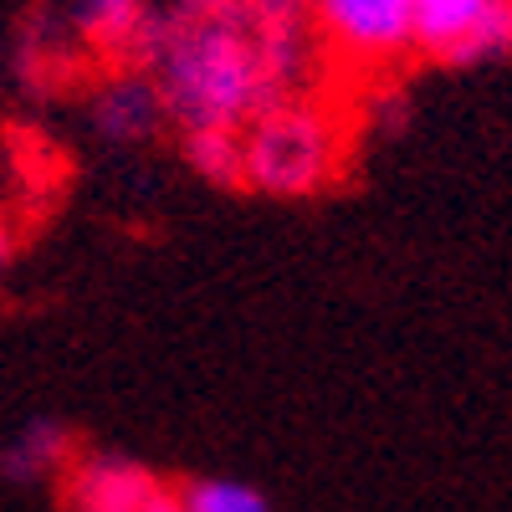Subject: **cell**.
Here are the masks:
<instances>
[{"mask_svg":"<svg viewBox=\"0 0 512 512\" xmlns=\"http://www.w3.org/2000/svg\"><path fill=\"white\" fill-rule=\"evenodd\" d=\"M318 31L354 67H390L410 52V0H303Z\"/></svg>","mask_w":512,"mask_h":512,"instance_id":"obj_4","label":"cell"},{"mask_svg":"<svg viewBox=\"0 0 512 512\" xmlns=\"http://www.w3.org/2000/svg\"><path fill=\"white\" fill-rule=\"evenodd\" d=\"M144 512H180V502H175V492H164V487H159V492L149 497V507H144Z\"/></svg>","mask_w":512,"mask_h":512,"instance_id":"obj_12","label":"cell"},{"mask_svg":"<svg viewBox=\"0 0 512 512\" xmlns=\"http://www.w3.org/2000/svg\"><path fill=\"white\" fill-rule=\"evenodd\" d=\"M185 159L216 185H241V128H185Z\"/></svg>","mask_w":512,"mask_h":512,"instance_id":"obj_9","label":"cell"},{"mask_svg":"<svg viewBox=\"0 0 512 512\" xmlns=\"http://www.w3.org/2000/svg\"><path fill=\"white\" fill-rule=\"evenodd\" d=\"M11 251H16V231H11V221H6V216H0V272H6Z\"/></svg>","mask_w":512,"mask_h":512,"instance_id":"obj_11","label":"cell"},{"mask_svg":"<svg viewBox=\"0 0 512 512\" xmlns=\"http://www.w3.org/2000/svg\"><path fill=\"white\" fill-rule=\"evenodd\" d=\"M216 6H226V0H180V11H216Z\"/></svg>","mask_w":512,"mask_h":512,"instance_id":"obj_13","label":"cell"},{"mask_svg":"<svg viewBox=\"0 0 512 512\" xmlns=\"http://www.w3.org/2000/svg\"><path fill=\"white\" fill-rule=\"evenodd\" d=\"M159 118H164V103L154 93V82L139 77V72L113 77L103 88V98H98V128L108 139H123V144L128 139H149L159 128Z\"/></svg>","mask_w":512,"mask_h":512,"instance_id":"obj_7","label":"cell"},{"mask_svg":"<svg viewBox=\"0 0 512 512\" xmlns=\"http://www.w3.org/2000/svg\"><path fill=\"white\" fill-rule=\"evenodd\" d=\"M512 41V0H410V52L431 62L502 57Z\"/></svg>","mask_w":512,"mask_h":512,"instance_id":"obj_3","label":"cell"},{"mask_svg":"<svg viewBox=\"0 0 512 512\" xmlns=\"http://www.w3.org/2000/svg\"><path fill=\"white\" fill-rule=\"evenodd\" d=\"M77 456V441H72V431L67 425H57V420H31L26 431L0 451V477L6 482H36V477H52V472H62V466Z\"/></svg>","mask_w":512,"mask_h":512,"instance_id":"obj_8","label":"cell"},{"mask_svg":"<svg viewBox=\"0 0 512 512\" xmlns=\"http://www.w3.org/2000/svg\"><path fill=\"white\" fill-rule=\"evenodd\" d=\"M180 512H272V502L246 487V482H231V477H195L175 492Z\"/></svg>","mask_w":512,"mask_h":512,"instance_id":"obj_10","label":"cell"},{"mask_svg":"<svg viewBox=\"0 0 512 512\" xmlns=\"http://www.w3.org/2000/svg\"><path fill=\"white\" fill-rule=\"evenodd\" d=\"M303 0H226L175 11L154 36V93L180 128H241L282 103L308 62Z\"/></svg>","mask_w":512,"mask_h":512,"instance_id":"obj_1","label":"cell"},{"mask_svg":"<svg viewBox=\"0 0 512 512\" xmlns=\"http://www.w3.org/2000/svg\"><path fill=\"white\" fill-rule=\"evenodd\" d=\"M344 139L318 103L282 98L241 123V185L262 195H313L333 180Z\"/></svg>","mask_w":512,"mask_h":512,"instance_id":"obj_2","label":"cell"},{"mask_svg":"<svg viewBox=\"0 0 512 512\" xmlns=\"http://www.w3.org/2000/svg\"><path fill=\"white\" fill-rule=\"evenodd\" d=\"M82 31H88V41L98 52L149 67L159 16H149L144 0H82Z\"/></svg>","mask_w":512,"mask_h":512,"instance_id":"obj_6","label":"cell"},{"mask_svg":"<svg viewBox=\"0 0 512 512\" xmlns=\"http://www.w3.org/2000/svg\"><path fill=\"white\" fill-rule=\"evenodd\" d=\"M67 512H144L159 482L118 451H88L62 466Z\"/></svg>","mask_w":512,"mask_h":512,"instance_id":"obj_5","label":"cell"}]
</instances>
